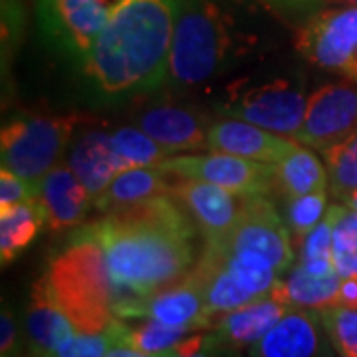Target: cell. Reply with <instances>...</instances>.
I'll list each match as a JSON object with an SVG mask.
<instances>
[{
	"mask_svg": "<svg viewBox=\"0 0 357 357\" xmlns=\"http://www.w3.org/2000/svg\"><path fill=\"white\" fill-rule=\"evenodd\" d=\"M195 227L171 195L88 225L103 250L117 318L133 319L145 298L189 274L195 266Z\"/></svg>",
	"mask_w": 357,
	"mask_h": 357,
	"instance_id": "6da1fadb",
	"label": "cell"
},
{
	"mask_svg": "<svg viewBox=\"0 0 357 357\" xmlns=\"http://www.w3.org/2000/svg\"><path fill=\"white\" fill-rule=\"evenodd\" d=\"M181 0H117L82 68L105 98L149 91L167 77Z\"/></svg>",
	"mask_w": 357,
	"mask_h": 357,
	"instance_id": "7a4b0ae2",
	"label": "cell"
},
{
	"mask_svg": "<svg viewBox=\"0 0 357 357\" xmlns=\"http://www.w3.org/2000/svg\"><path fill=\"white\" fill-rule=\"evenodd\" d=\"M44 276L77 333L107 332L119 319L102 246L88 227L77 230L64 250L52 258Z\"/></svg>",
	"mask_w": 357,
	"mask_h": 357,
	"instance_id": "3957f363",
	"label": "cell"
},
{
	"mask_svg": "<svg viewBox=\"0 0 357 357\" xmlns=\"http://www.w3.org/2000/svg\"><path fill=\"white\" fill-rule=\"evenodd\" d=\"M234 38L230 20L213 0H181L169 54L167 79L173 86H201L230 62Z\"/></svg>",
	"mask_w": 357,
	"mask_h": 357,
	"instance_id": "277c9868",
	"label": "cell"
},
{
	"mask_svg": "<svg viewBox=\"0 0 357 357\" xmlns=\"http://www.w3.org/2000/svg\"><path fill=\"white\" fill-rule=\"evenodd\" d=\"M86 117L68 115H24L16 117L0 133L2 167L30 183H38L60 163Z\"/></svg>",
	"mask_w": 357,
	"mask_h": 357,
	"instance_id": "5b68a950",
	"label": "cell"
},
{
	"mask_svg": "<svg viewBox=\"0 0 357 357\" xmlns=\"http://www.w3.org/2000/svg\"><path fill=\"white\" fill-rule=\"evenodd\" d=\"M268 197H243L234 227L218 243H204L227 255H246L266 260L278 274L290 270L294 250L290 232Z\"/></svg>",
	"mask_w": 357,
	"mask_h": 357,
	"instance_id": "8992f818",
	"label": "cell"
},
{
	"mask_svg": "<svg viewBox=\"0 0 357 357\" xmlns=\"http://www.w3.org/2000/svg\"><path fill=\"white\" fill-rule=\"evenodd\" d=\"M296 50L310 64L357 84V6L326 8L296 34Z\"/></svg>",
	"mask_w": 357,
	"mask_h": 357,
	"instance_id": "52a82bcc",
	"label": "cell"
},
{
	"mask_svg": "<svg viewBox=\"0 0 357 357\" xmlns=\"http://www.w3.org/2000/svg\"><path fill=\"white\" fill-rule=\"evenodd\" d=\"M159 169L171 177L213 183L236 197H268L276 189L272 163L217 151L208 155H169Z\"/></svg>",
	"mask_w": 357,
	"mask_h": 357,
	"instance_id": "ba28073f",
	"label": "cell"
},
{
	"mask_svg": "<svg viewBox=\"0 0 357 357\" xmlns=\"http://www.w3.org/2000/svg\"><path fill=\"white\" fill-rule=\"evenodd\" d=\"M306 103L307 98H304V91L294 79L278 77L236 91L225 102L222 112L229 117L243 119L280 135H298L306 114Z\"/></svg>",
	"mask_w": 357,
	"mask_h": 357,
	"instance_id": "9c48e42d",
	"label": "cell"
},
{
	"mask_svg": "<svg viewBox=\"0 0 357 357\" xmlns=\"http://www.w3.org/2000/svg\"><path fill=\"white\" fill-rule=\"evenodd\" d=\"M44 32L58 48L84 62L109 16L107 0H36Z\"/></svg>",
	"mask_w": 357,
	"mask_h": 357,
	"instance_id": "30bf717a",
	"label": "cell"
},
{
	"mask_svg": "<svg viewBox=\"0 0 357 357\" xmlns=\"http://www.w3.org/2000/svg\"><path fill=\"white\" fill-rule=\"evenodd\" d=\"M357 131V86L326 84L307 98L298 139L318 151L347 139Z\"/></svg>",
	"mask_w": 357,
	"mask_h": 357,
	"instance_id": "8fae6325",
	"label": "cell"
},
{
	"mask_svg": "<svg viewBox=\"0 0 357 357\" xmlns=\"http://www.w3.org/2000/svg\"><path fill=\"white\" fill-rule=\"evenodd\" d=\"M169 195L187 208L189 217L204 236V243H218L225 238L241 215L243 197L206 181L175 177V181H171Z\"/></svg>",
	"mask_w": 357,
	"mask_h": 357,
	"instance_id": "7c38bea8",
	"label": "cell"
},
{
	"mask_svg": "<svg viewBox=\"0 0 357 357\" xmlns=\"http://www.w3.org/2000/svg\"><path fill=\"white\" fill-rule=\"evenodd\" d=\"M133 123L169 153L208 149L211 126L191 107L177 103H151L133 115Z\"/></svg>",
	"mask_w": 357,
	"mask_h": 357,
	"instance_id": "4fadbf2b",
	"label": "cell"
},
{
	"mask_svg": "<svg viewBox=\"0 0 357 357\" xmlns=\"http://www.w3.org/2000/svg\"><path fill=\"white\" fill-rule=\"evenodd\" d=\"M318 312L294 307L250 347V357H333Z\"/></svg>",
	"mask_w": 357,
	"mask_h": 357,
	"instance_id": "5bb4252c",
	"label": "cell"
},
{
	"mask_svg": "<svg viewBox=\"0 0 357 357\" xmlns=\"http://www.w3.org/2000/svg\"><path fill=\"white\" fill-rule=\"evenodd\" d=\"M36 203L44 217V229L60 232L82 225L93 199L76 173L58 163L36 183Z\"/></svg>",
	"mask_w": 357,
	"mask_h": 357,
	"instance_id": "9a60e30c",
	"label": "cell"
},
{
	"mask_svg": "<svg viewBox=\"0 0 357 357\" xmlns=\"http://www.w3.org/2000/svg\"><path fill=\"white\" fill-rule=\"evenodd\" d=\"M68 167L76 173L96 201L114 178L128 171L129 167L115 153L112 145V133L103 129H82L70 145Z\"/></svg>",
	"mask_w": 357,
	"mask_h": 357,
	"instance_id": "2e32d148",
	"label": "cell"
},
{
	"mask_svg": "<svg viewBox=\"0 0 357 357\" xmlns=\"http://www.w3.org/2000/svg\"><path fill=\"white\" fill-rule=\"evenodd\" d=\"M135 318H149L173 328H187L191 332L215 326V319L204 304L203 292L189 276L145 298L135 312Z\"/></svg>",
	"mask_w": 357,
	"mask_h": 357,
	"instance_id": "e0dca14e",
	"label": "cell"
},
{
	"mask_svg": "<svg viewBox=\"0 0 357 357\" xmlns=\"http://www.w3.org/2000/svg\"><path fill=\"white\" fill-rule=\"evenodd\" d=\"M294 141L243 119H218L208 128V151L229 153L260 163H278Z\"/></svg>",
	"mask_w": 357,
	"mask_h": 357,
	"instance_id": "ac0fdd59",
	"label": "cell"
},
{
	"mask_svg": "<svg viewBox=\"0 0 357 357\" xmlns=\"http://www.w3.org/2000/svg\"><path fill=\"white\" fill-rule=\"evenodd\" d=\"M288 310L290 307L272 296H264L215 319L211 335L218 345L230 351L252 347L288 314Z\"/></svg>",
	"mask_w": 357,
	"mask_h": 357,
	"instance_id": "d6986e66",
	"label": "cell"
},
{
	"mask_svg": "<svg viewBox=\"0 0 357 357\" xmlns=\"http://www.w3.org/2000/svg\"><path fill=\"white\" fill-rule=\"evenodd\" d=\"M26 340L32 356L50 357L76 330L62 307L52 296L46 276H42L30 292V302L24 316Z\"/></svg>",
	"mask_w": 357,
	"mask_h": 357,
	"instance_id": "ffe728a7",
	"label": "cell"
},
{
	"mask_svg": "<svg viewBox=\"0 0 357 357\" xmlns=\"http://www.w3.org/2000/svg\"><path fill=\"white\" fill-rule=\"evenodd\" d=\"M169 173L159 167H133L114 178V183L93 201L96 211L103 215L128 211L157 197L169 195L171 181Z\"/></svg>",
	"mask_w": 357,
	"mask_h": 357,
	"instance_id": "44dd1931",
	"label": "cell"
},
{
	"mask_svg": "<svg viewBox=\"0 0 357 357\" xmlns=\"http://www.w3.org/2000/svg\"><path fill=\"white\" fill-rule=\"evenodd\" d=\"M340 284L342 276L337 272L328 276H316L310 274L304 266L296 264L288 270L286 278L276 280L270 296L288 307L324 312L328 307L337 306Z\"/></svg>",
	"mask_w": 357,
	"mask_h": 357,
	"instance_id": "7402d4cb",
	"label": "cell"
},
{
	"mask_svg": "<svg viewBox=\"0 0 357 357\" xmlns=\"http://www.w3.org/2000/svg\"><path fill=\"white\" fill-rule=\"evenodd\" d=\"M276 191L286 199H296L307 192L328 189V169L310 149L294 143L278 163H274Z\"/></svg>",
	"mask_w": 357,
	"mask_h": 357,
	"instance_id": "603a6c76",
	"label": "cell"
},
{
	"mask_svg": "<svg viewBox=\"0 0 357 357\" xmlns=\"http://www.w3.org/2000/svg\"><path fill=\"white\" fill-rule=\"evenodd\" d=\"M44 229V217L36 197L0 211V260L2 266L14 262Z\"/></svg>",
	"mask_w": 357,
	"mask_h": 357,
	"instance_id": "cb8c5ba5",
	"label": "cell"
},
{
	"mask_svg": "<svg viewBox=\"0 0 357 357\" xmlns=\"http://www.w3.org/2000/svg\"><path fill=\"white\" fill-rule=\"evenodd\" d=\"M145 319L147 321H143L135 328L128 326L123 319H117V324H115L117 340L133 345L143 354L167 357L178 342H183L191 333V330H187V328H173V326H167V324L155 321V319Z\"/></svg>",
	"mask_w": 357,
	"mask_h": 357,
	"instance_id": "d4e9b609",
	"label": "cell"
},
{
	"mask_svg": "<svg viewBox=\"0 0 357 357\" xmlns=\"http://www.w3.org/2000/svg\"><path fill=\"white\" fill-rule=\"evenodd\" d=\"M324 159L330 191L333 197L347 201L349 195L357 191V131L326 149Z\"/></svg>",
	"mask_w": 357,
	"mask_h": 357,
	"instance_id": "484cf974",
	"label": "cell"
},
{
	"mask_svg": "<svg viewBox=\"0 0 357 357\" xmlns=\"http://www.w3.org/2000/svg\"><path fill=\"white\" fill-rule=\"evenodd\" d=\"M112 145H114L115 153L123 159V163L129 169L159 167L171 155L137 126L115 129L112 133Z\"/></svg>",
	"mask_w": 357,
	"mask_h": 357,
	"instance_id": "4316f807",
	"label": "cell"
},
{
	"mask_svg": "<svg viewBox=\"0 0 357 357\" xmlns=\"http://www.w3.org/2000/svg\"><path fill=\"white\" fill-rule=\"evenodd\" d=\"M300 248L298 264L304 266L310 274L328 276L335 274L333 264V227L324 217L312 230H307L302 238L296 241Z\"/></svg>",
	"mask_w": 357,
	"mask_h": 357,
	"instance_id": "83f0119b",
	"label": "cell"
},
{
	"mask_svg": "<svg viewBox=\"0 0 357 357\" xmlns=\"http://www.w3.org/2000/svg\"><path fill=\"white\" fill-rule=\"evenodd\" d=\"M326 335L337 357H357V312L333 306L318 312Z\"/></svg>",
	"mask_w": 357,
	"mask_h": 357,
	"instance_id": "f1b7e54d",
	"label": "cell"
},
{
	"mask_svg": "<svg viewBox=\"0 0 357 357\" xmlns=\"http://www.w3.org/2000/svg\"><path fill=\"white\" fill-rule=\"evenodd\" d=\"M328 203V189H319V191L307 192L296 199H288L286 206V222L288 229L292 230L294 241L302 238L307 230H312L319 220L324 218Z\"/></svg>",
	"mask_w": 357,
	"mask_h": 357,
	"instance_id": "f546056e",
	"label": "cell"
},
{
	"mask_svg": "<svg viewBox=\"0 0 357 357\" xmlns=\"http://www.w3.org/2000/svg\"><path fill=\"white\" fill-rule=\"evenodd\" d=\"M117 324V321H115ZM115 326L112 330L102 333H74L60 345L50 357H105L112 349V345L117 344Z\"/></svg>",
	"mask_w": 357,
	"mask_h": 357,
	"instance_id": "4dcf8cb0",
	"label": "cell"
},
{
	"mask_svg": "<svg viewBox=\"0 0 357 357\" xmlns=\"http://www.w3.org/2000/svg\"><path fill=\"white\" fill-rule=\"evenodd\" d=\"M326 218L333 227V250H356L357 248V208L333 204L326 213Z\"/></svg>",
	"mask_w": 357,
	"mask_h": 357,
	"instance_id": "1f68e13d",
	"label": "cell"
},
{
	"mask_svg": "<svg viewBox=\"0 0 357 357\" xmlns=\"http://www.w3.org/2000/svg\"><path fill=\"white\" fill-rule=\"evenodd\" d=\"M36 197V183H30L10 169L0 171V211L10 208L14 204L32 201Z\"/></svg>",
	"mask_w": 357,
	"mask_h": 357,
	"instance_id": "d6a6232c",
	"label": "cell"
},
{
	"mask_svg": "<svg viewBox=\"0 0 357 357\" xmlns=\"http://www.w3.org/2000/svg\"><path fill=\"white\" fill-rule=\"evenodd\" d=\"M232 351L218 345L211 333H195L178 342L167 357H229Z\"/></svg>",
	"mask_w": 357,
	"mask_h": 357,
	"instance_id": "836d02e7",
	"label": "cell"
},
{
	"mask_svg": "<svg viewBox=\"0 0 357 357\" xmlns=\"http://www.w3.org/2000/svg\"><path fill=\"white\" fill-rule=\"evenodd\" d=\"M18 347V324L14 314L4 306L0 316V354L2 357H14Z\"/></svg>",
	"mask_w": 357,
	"mask_h": 357,
	"instance_id": "e575fe53",
	"label": "cell"
},
{
	"mask_svg": "<svg viewBox=\"0 0 357 357\" xmlns=\"http://www.w3.org/2000/svg\"><path fill=\"white\" fill-rule=\"evenodd\" d=\"M333 264H335V272L342 278L357 276V248L356 250H344V252L333 250Z\"/></svg>",
	"mask_w": 357,
	"mask_h": 357,
	"instance_id": "d590c367",
	"label": "cell"
},
{
	"mask_svg": "<svg viewBox=\"0 0 357 357\" xmlns=\"http://www.w3.org/2000/svg\"><path fill=\"white\" fill-rule=\"evenodd\" d=\"M337 306L357 310V276H344V278H342Z\"/></svg>",
	"mask_w": 357,
	"mask_h": 357,
	"instance_id": "8d00e7d4",
	"label": "cell"
},
{
	"mask_svg": "<svg viewBox=\"0 0 357 357\" xmlns=\"http://www.w3.org/2000/svg\"><path fill=\"white\" fill-rule=\"evenodd\" d=\"M264 2L284 13H304L314 8L319 0H264Z\"/></svg>",
	"mask_w": 357,
	"mask_h": 357,
	"instance_id": "74e56055",
	"label": "cell"
},
{
	"mask_svg": "<svg viewBox=\"0 0 357 357\" xmlns=\"http://www.w3.org/2000/svg\"><path fill=\"white\" fill-rule=\"evenodd\" d=\"M105 357H157L149 356V354H143L139 349H135L133 345L126 344V342H117L112 345V349L105 354Z\"/></svg>",
	"mask_w": 357,
	"mask_h": 357,
	"instance_id": "f35d334b",
	"label": "cell"
},
{
	"mask_svg": "<svg viewBox=\"0 0 357 357\" xmlns=\"http://www.w3.org/2000/svg\"><path fill=\"white\" fill-rule=\"evenodd\" d=\"M332 4H342V6H357V0H326Z\"/></svg>",
	"mask_w": 357,
	"mask_h": 357,
	"instance_id": "ab89813d",
	"label": "cell"
},
{
	"mask_svg": "<svg viewBox=\"0 0 357 357\" xmlns=\"http://www.w3.org/2000/svg\"><path fill=\"white\" fill-rule=\"evenodd\" d=\"M347 204H349V206H354V208H357V191H354L351 195H349V199H347Z\"/></svg>",
	"mask_w": 357,
	"mask_h": 357,
	"instance_id": "60d3db41",
	"label": "cell"
},
{
	"mask_svg": "<svg viewBox=\"0 0 357 357\" xmlns=\"http://www.w3.org/2000/svg\"><path fill=\"white\" fill-rule=\"evenodd\" d=\"M32 357H36V356H32Z\"/></svg>",
	"mask_w": 357,
	"mask_h": 357,
	"instance_id": "b9f144b4",
	"label": "cell"
}]
</instances>
